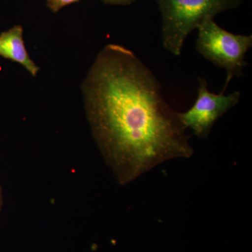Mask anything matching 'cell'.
Returning <instances> with one entry per match:
<instances>
[{
	"label": "cell",
	"instance_id": "6da1fadb",
	"mask_svg": "<svg viewBox=\"0 0 252 252\" xmlns=\"http://www.w3.org/2000/svg\"><path fill=\"white\" fill-rule=\"evenodd\" d=\"M96 140L127 184L162 162L194 153L179 112L160 83L132 51L110 44L99 51L82 84Z\"/></svg>",
	"mask_w": 252,
	"mask_h": 252
},
{
	"label": "cell",
	"instance_id": "7a4b0ae2",
	"mask_svg": "<svg viewBox=\"0 0 252 252\" xmlns=\"http://www.w3.org/2000/svg\"><path fill=\"white\" fill-rule=\"evenodd\" d=\"M161 14L162 46L180 56L189 34L207 20L235 9L242 0H156Z\"/></svg>",
	"mask_w": 252,
	"mask_h": 252
},
{
	"label": "cell",
	"instance_id": "3957f363",
	"mask_svg": "<svg viewBox=\"0 0 252 252\" xmlns=\"http://www.w3.org/2000/svg\"><path fill=\"white\" fill-rule=\"evenodd\" d=\"M196 50L204 58L226 72L225 94L233 77H241L248 63L245 55L252 46V35L235 34L220 28L214 18L207 20L198 28Z\"/></svg>",
	"mask_w": 252,
	"mask_h": 252
},
{
	"label": "cell",
	"instance_id": "277c9868",
	"mask_svg": "<svg viewBox=\"0 0 252 252\" xmlns=\"http://www.w3.org/2000/svg\"><path fill=\"white\" fill-rule=\"evenodd\" d=\"M198 96L193 105L185 112H179L182 125L199 138H206L214 124L240 100L241 94L235 91L228 95L215 94L207 89V81L198 78Z\"/></svg>",
	"mask_w": 252,
	"mask_h": 252
},
{
	"label": "cell",
	"instance_id": "5b68a950",
	"mask_svg": "<svg viewBox=\"0 0 252 252\" xmlns=\"http://www.w3.org/2000/svg\"><path fill=\"white\" fill-rule=\"evenodd\" d=\"M0 56L19 63L35 77L39 67L30 57L23 39V28L15 26L0 34Z\"/></svg>",
	"mask_w": 252,
	"mask_h": 252
},
{
	"label": "cell",
	"instance_id": "8992f818",
	"mask_svg": "<svg viewBox=\"0 0 252 252\" xmlns=\"http://www.w3.org/2000/svg\"><path fill=\"white\" fill-rule=\"evenodd\" d=\"M46 1L47 7L51 10V12L56 14L63 8L78 2L81 0H46Z\"/></svg>",
	"mask_w": 252,
	"mask_h": 252
},
{
	"label": "cell",
	"instance_id": "52a82bcc",
	"mask_svg": "<svg viewBox=\"0 0 252 252\" xmlns=\"http://www.w3.org/2000/svg\"><path fill=\"white\" fill-rule=\"evenodd\" d=\"M106 4L129 5L135 2L137 0H101Z\"/></svg>",
	"mask_w": 252,
	"mask_h": 252
},
{
	"label": "cell",
	"instance_id": "ba28073f",
	"mask_svg": "<svg viewBox=\"0 0 252 252\" xmlns=\"http://www.w3.org/2000/svg\"><path fill=\"white\" fill-rule=\"evenodd\" d=\"M0 198H1V197H0Z\"/></svg>",
	"mask_w": 252,
	"mask_h": 252
}]
</instances>
